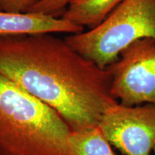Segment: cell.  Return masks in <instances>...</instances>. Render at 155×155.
<instances>
[{
    "label": "cell",
    "mask_w": 155,
    "mask_h": 155,
    "mask_svg": "<svg viewBox=\"0 0 155 155\" xmlns=\"http://www.w3.org/2000/svg\"><path fill=\"white\" fill-rule=\"evenodd\" d=\"M153 151H154V155H155V146L154 148H153Z\"/></svg>",
    "instance_id": "11"
},
{
    "label": "cell",
    "mask_w": 155,
    "mask_h": 155,
    "mask_svg": "<svg viewBox=\"0 0 155 155\" xmlns=\"http://www.w3.org/2000/svg\"><path fill=\"white\" fill-rule=\"evenodd\" d=\"M0 74L55 109L73 131L98 127L119 104L108 70L53 33L0 35Z\"/></svg>",
    "instance_id": "1"
},
{
    "label": "cell",
    "mask_w": 155,
    "mask_h": 155,
    "mask_svg": "<svg viewBox=\"0 0 155 155\" xmlns=\"http://www.w3.org/2000/svg\"><path fill=\"white\" fill-rule=\"evenodd\" d=\"M53 108L0 74V155H72V132Z\"/></svg>",
    "instance_id": "2"
},
{
    "label": "cell",
    "mask_w": 155,
    "mask_h": 155,
    "mask_svg": "<svg viewBox=\"0 0 155 155\" xmlns=\"http://www.w3.org/2000/svg\"><path fill=\"white\" fill-rule=\"evenodd\" d=\"M123 0H72L61 15L65 20L79 26L96 28Z\"/></svg>",
    "instance_id": "7"
},
{
    "label": "cell",
    "mask_w": 155,
    "mask_h": 155,
    "mask_svg": "<svg viewBox=\"0 0 155 155\" xmlns=\"http://www.w3.org/2000/svg\"><path fill=\"white\" fill-rule=\"evenodd\" d=\"M155 40V0H123L96 28L65 38L75 51L106 69L139 39Z\"/></svg>",
    "instance_id": "3"
},
{
    "label": "cell",
    "mask_w": 155,
    "mask_h": 155,
    "mask_svg": "<svg viewBox=\"0 0 155 155\" xmlns=\"http://www.w3.org/2000/svg\"><path fill=\"white\" fill-rule=\"evenodd\" d=\"M68 142L72 155H116L99 126L82 131H72Z\"/></svg>",
    "instance_id": "8"
},
{
    "label": "cell",
    "mask_w": 155,
    "mask_h": 155,
    "mask_svg": "<svg viewBox=\"0 0 155 155\" xmlns=\"http://www.w3.org/2000/svg\"><path fill=\"white\" fill-rule=\"evenodd\" d=\"M99 127L110 144L124 155H150L155 146V104H117L104 114Z\"/></svg>",
    "instance_id": "5"
},
{
    "label": "cell",
    "mask_w": 155,
    "mask_h": 155,
    "mask_svg": "<svg viewBox=\"0 0 155 155\" xmlns=\"http://www.w3.org/2000/svg\"><path fill=\"white\" fill-rule=\"evenodd\" d=\"M42 0H0V11L11 12H28Z\"/></svg>",
    "instance_id": "10"
},
{
    "label": "cell",
    "mask_w": 155,
    "mask_h": 155,
    "mask_svg": "<svg viewBox=\"0 0 155 155\" xmlns=\"http://www.w3.org/2000/svg\"><path fill=\"white\" fill-rule=\"evenodd\" d=\"M111 94L127 106L155 104V40L144 38L124 48L117 61L106 68Z\"/></svg>",
    "instance_id": "4"
},
{
    "label": "cell",
    "mask_w": 155,
    "mask_h": 155,
    "mask_svg": "<svg viewBox=\"0 0 155 155\" xmlns=\"http://www.w3.org/2000/svg\"><path fill=\"white\" fill-rule=\"evenodd\" d=\"M72 0H42L32 7L28 12L61 17L68 4Z\"/></svg>",
    "instance_id": "9"
},
{
    "label": "cell",
    "mask_w": 155,
    "mask_h": 155,
    "mask_svg": "<svg viewBox=\"0 0 155 155\" xmlns=\"http://www.w3.org/2000/svg\"><path fill=\"white\" fill-rule=\"evenodd\" d=\"M84 31L61 17L35 12L0 11V35H21L39 33L75 34Z\"/></svg>",
    "instance_id": "6"
}]
</instances>
